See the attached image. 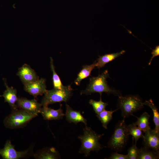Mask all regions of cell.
Masks as SVG:
<instances>
[{
	"label": "cell",
	"instance_id": "obj_1",
	"mask_svg": "<svg viewBox=\"0 0 159 159\" xmlns=\"http://www.w3.org/2000/svg\"><path fill=\"white\" fill-rule=\"evenodd\" d=\"M83 134L78 137L81 142V145L79 151L80 153L84 154L85 156L88 157L92 151L96 152L106 146L102 145L99 140L104 134H98L92 129L86 126L83 128Z\"/></svg>",
	"mask_w": 159,
	"mask_h": 159
},
{
	"label": "cell",
	"instance_id": "obj_2",
	"mask_svg": "<svg viewBox=\"0 0 159 159\" xmlns=\"http://www.w3.org/2000/svg\"><path fill=\"white\" fill-rule=\"evenodd\" d=\"M108 77L109 75L107 70L97 77H90L89 84L85 90L81 91V95H90L92 93H99L102 95V93L105 92L108 95L112 94L115 96L122 95L120 91L109 87L107 81Z\"/></svg>",
	"mask_w": 159,
	"mask_h": 159
},
{
	"label": "cell",
	"instance_id": "obj_3",
	"mask_svg": "<svg viewBox=\"0 0 159 159\" xmlns=\"http://www.w3.org/2000/svg\"><path fill=\"white\" fill-rule=\"evenodd\" d=\"M118 97L117 108L121 110L123 118L134 116L133 113L143 109L144 106L142 98L138 95H129Z\"/></svg>",
	"mask_w": 159,
	"mask_h": 159
},
{
	"label": "cell",
	"instance_id": "obj_4",
	"mask_svg": "<svg viewBox=\"0 0 159 159\" xmlns=\"http://www.w3.org/2000/svg\"><path fill=\"white\" fill-rule=\"evenodd\" d=\"M127 126L125 118L116 123L114 132L107 143L108 148L117 152L123 150L127 144L130 135Z\"/></svg>",
	"mask_w": 159,
	"mask_h": 159
},
{
	"label": "cell",
	"instance_id": "obj_5",
	"mask_svg": "<svg viewBox=\"0 0 159 159\" xmlns=\"http://www.w3.org/2000/svg\"><path fill=\"white\" fill-rule=\"evenodd\" d=\"M38 115L20 109L12 110L11 113L4 119L5 126L10 129L24 127L32 119Z\"/></svg>",
	"mask_w": 159,
	"mask_h": 159
},
{
	"label": "cell",
	"instance_id": "obj_6",
	"mask_svg": "<svg viewBox=\"0 0 159 159\" xmlns=\"http://www.w3.org/2000/svg\"><path fill=\"white\" fill-rule=\"evenodd\" d=\"M72 89L70 85L67 86L63 89H59L53 88L47 90L42 98L41 104L42 106H48L57 102L68 101L71 97Z\"/></svg>",
	"mask_w": 159,
	"mask_h": 159
},
{
	"label": "cell",
	"instance_id": "obj_7",
	"mask_svg": "<svg viewBox=\"0 0 159 159\" xmlns=\"http://www.w3.org/2000/svg\"><path fill=\"white\" fill-rule=\"evenodd\" d=\"M30 149L18 151L16 150L10 140H7L4 148L0 149V155L4 159H18L22 158L29 155Z\"/></svg>",
	"mask_w": 159,
	"mask_h": 159
},
{
	"label": "cell",
	"instance_id": "obj_8",
	"mask_svg": "<svg viewBox=\"0 0 159 159\" xmlns=\"http://www.w3.org/2000/svg\"><path fill=\"white\" fill-rule=\"evenodd\" d=\"M18 108L29 112L35 114L40 113L42 105L35 99L28 100L25 97H19L16 102Z\"/></svg>",
	"mask_w": 159,
	"mask_h": 159
},
{
	"label": "cell",
	"instance_id": "obj_9",
	"mask_svg": "<svg viewBox=\"0 0 159 159\" xmlns=\"http://www.w3.org/2000/svg\"><path fill=\"white\" fill-rule=\"evenodd\" d=\"M144 133L142 137L144 146L159 153V132L150 128Z\"/></svg>",
	"mask_w": 159,
	"mask_h": 159
},
{
	"label": "cell",
	"instance_id": "obj_10",
	"mask_svg": "<svg viewBox=\"0 0 159 159\" xmlns=\"http://www.w3.org/2000/svg\"><path fill=\"white\" fill-rule=\"evenodd\" d=\"M24 89L25 91L34 97H37L38 95H42L47 90L46 80L42 78L24 85Z\"/></svg>",
	"mask_w": 159,
	"mask_h": 159
},
{
	"label": "cell",
	"instance_id": "obj_11",
	"mask_svg": "<svg viewBox=\"0 0 159 159\" xmlns=\"http://www.w3.org/2000/svg\"><path fill=\"white\" fill-rule=\"evenodd\" d=\"M17 75L24 85L36 81L39 79L34 70L26 64H24L18 70Z\"/></svg>",
	"mask_w": 159,
	"mask_h": 159
},
{
	"label": "cell",
	"instance_id": "obj_12",
	"mask_svg": "<svg viewBox=\"0 0 159 159\" xmlns=\"http://www.w3.org/2000/svg\"><path fill=\"white\" fill-rule=\"evenodd\" d=\"M3 80L6 89L3 92V95H0V97H4V102L8 103L12 110H17L18 107L16 104L18 98L17 90L12 87L8 86L5 79H4Z\"/></svg>",
	"mask_w": 159,
	"mask_h": 159
},
{
	"label": "cell",
	"instance_id": "obj_13",
	"mask_svg": "<svg viewBox=\"0 0 159 159\" xmlns=\"http://www.w3.org/2000/svg\"><path fill=\"white\" fill-rule=\"evenodd\" d=\"M40 113L44 119L46 120H59L62 119L65 115L61 105L59 108L57 110L49 107L48 106H43L41 108Z\"/></svg>",
	"mask_w": 159,
	"mask_h": 159
},
{
	"label": "cell",
	"instance_id": "obj_14",
	"mask_svg": "<svg viewBox=\"0 0 159 159\" xmlns=\"http://www.w3.org/2000/svg\"><path fill=\"white\" fill-rule=\"evenodd\" d=\"M66 107V110L65 115L67 122L76 124L81 122L85 124V126H87V120L81 114L80 111L74 110L67 104Z\"/></svg>",
	"mask_w": 159,
	"mask_h": 159
},
{
	"label": "cell",
	"instance_id": "obj_15",
	"mask_svg": "<svg viewBox=\"0 0 159 159\" xmlns=\"http://www.w3.org/2000/svg\"><path fill=\"white\" fill-rule=\"evenodd\" d=\"M33 155L35 158L39 159H55L60 158L58 152L53 147L42 149Z\"/></svg>",
	"mask_w": 159,
	"mask_h": 159
},
{
	"label": "cell",
	"instance_id": "obj_16",
	"mask_svg": "<svg viewBox=\"0 0 159 159\" xmlns=\"http://www.w3.org/2000/svg\"><path fill=\"white\" fill-rule=\"evenodd\" d=\"M125 51L122 50L119 52L106 54L103 55L99 56L96 61V67L98 69L104 67L108 62L112 61L115 58L124 54Z\"/></svg>",
	"mask_w": 159,
	"mask_h": 159
},
{
	"label": "cell",
	"instance_id": "obj_17",
	"mask_svg": "<svg viewBox=\"0 0 159 159\" xmlns=\"http://www.w3.org/2000/svg\"><path fill=\"white\" fill-rule=\"evenodd\" d=\"M95 67L96 61L90 65L83 66L82 69L78 74L74 81L75 84L77 85H80L82 80L90 76L92 71Z\"/></svg>",
	"mask_w": 159,
	"mask_h": 159
},
{
	"label": "cell",
	"instance_id": "obj_18",
	"mask_svg": "<svg viewBox=\"0 0 159 159\" xmlns=\"http://www.w3.org/2000/svg\"><path fill=\"white\" fill-rule=\"evenodd\" d=\"M137 118V120L135 122L132 123L138 127L144 132L147 130L150 129L149 126V120L150 115L146 112H143L141 116Z\"/></svg>",
	"mask_w": 159,
	"mask_h": 159
},
{
	"label": "cell",
	"instance_id": "obj_19",
	"mask_svg": "<svg viewBox=\"0 0 159 159\" xmlns=\"http://www.w3.org/2000/svg\"><path fill=\"white\" fill-rule=\"evenodd\" d=\"M159 158V153L143 146L139 149L137 159H158Z\"/></svg>",
	"mask_w": 159,
	"mask_h": 159
},
{
	"label": "cell",
	"instance_id": "obj_20",
	"mask_svg": "<svg viewBox=\"0 0 159 159\" xmlns=\"http://www.w3.org/2000/svg\"><path fill=\"white\" fill-rule=\"evenodd\" d=\"M118 110V108L114 110L108 111L105 110L97 114V117L102 123V127L105 129H107V125L112 119L113 113Z\"/></svg>",
	"mask_w": 159,
	"mask_h": 159
},
{
	"label": "cell",
	"instance_id": "obj_21",
	"mask_svg": "<svg viewBox=\"0 0 159 159\" xmlns=\"http://www.w3.org/2000/svg\"><path fill=\"white\" fill-rule=\"evenodd\" d=\"M143 103L144 105L149 107L152 109L153 114V121L155 125L154 130L159 132V113L158 108L151 99L145 100Z\"/></svg>",
	"mask_w": 159,
	"mask_h": 159
},
{
	"label": "cell",
	"instance_id": "obj_22",
	"mask_svg": "<svg viewBox=\"0 0 159 159\" xmlns=\"http://www.w3.org/2000/svg\"><path fill=\"white\" fill-rule=\"evenodd\" d=\"M50 59V68L52 72V81L54 88L62 89L65 88L67 86H64L63 85L59 77L55 71L53 59L51 57Z\"/></svg>",
	"mask_w": 159,
	"mask_h": 159
},
{
	"label": "cell",
	"instance_id": "obj_23",
	"mask_svg": "<svg viewBox=\"0 0 159 159\" xmlns=\"http://www.w3.org/2000/svg\"><path fill=\"white\" fill-rule=\"evenodd\" d=\"M127 127L129 135L132 136L135 141V144H136L138 140L142 138L143 135L142 131L133 123L127 125Z\"/></svg>",
	"mask_w": 159,
	"mask_h": 159
},
{
	"label": "cell",
	"instance_id": "obj_24",
	"mask_svg": "<svg viewBox=\"0 0 159 159\" xmlns=\"http://www.w3.org/2000/svg\"><path fill=\"white\" fill-rule=\"evenodd\" d=\"M89 104L92 105L93 110L97 114H98L105 110L108 104L103 102L102 100L101 95H100V100L96 101L92 99H91L89 101Z\"/></svg>",
	"mask_w": 159,
	"mask_h": 159
},
{
	"label": "cell",
	"instance_id": "obj_25",
	"mask_svg": "<svg viewBox=\"0 0 159 159\" xmlns=\"http://www.w3.org/2000/svg\"><path fill=\"white\" fill-rule=\"evenodd\" d=\"M134 139L132 137V145L127 150L129 159H137L139 148L136 144H134Z\"/></svg>",
	"mask_w": 159,
	"mask_h": 159
},
{
	"label": "cell",
	"instance_id": "obj_26",
	"mask_svg": "<svg viewBox=\"0 0 159 159\" xmlns=\"http://www.w3.org/2000/svg\"><path fill=\"white\" fill-rule=\"evenodd\" d=\"M106 159H129V157L127 154L124 155L120 154L116 152L112 153L110 156L108 158H106Z\"/></svg>",
	"mask_w": 159,
	"mask_h": 159
},
{
	"label": "cell",
	"instance_id": "obj_27",
	"mask_svg": "<svg viewBox=\"0 0 159 159\" xmlns=\"http://www.w3.org/2000/svg\"><path fill=\"white\" fill-rule=\"evenodd\" d=\"M151 54L152 55V57L150 60L149 62L148 63L149 65L151 64V62L153 59L155 57L158 56L159 55V46H157L155 49L153 50Z\"/></svg>",
	"mask_w": 159,
	"mask_h": 159
}]
</instances>
